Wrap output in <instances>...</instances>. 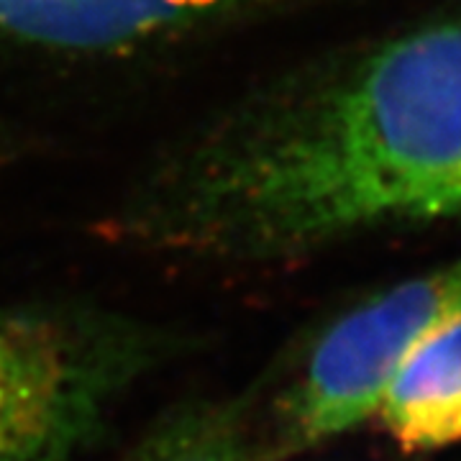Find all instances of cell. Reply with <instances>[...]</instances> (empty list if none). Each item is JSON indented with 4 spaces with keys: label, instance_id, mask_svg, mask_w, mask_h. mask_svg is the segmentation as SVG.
Listing matches in <instances>:
<instances>
[{
    "label": "cell",
    "instance_id": "obj_2",
    "mask_svg": "<svg viewBox=\"0 0 461 461\" xmlns=\"http://www.w3.org/2000/svg\"><path fill=\"white\" fill-rule=\"evenodd\" d=\"M162 351L118 315L0 305V461L75 459Z\"/></svg>",
    "mask_w": 461,
    "mask_h": 461
},
{
    "label": "cell",
    "instance_id": "obj_3",
    "mask_svg": "<svg viewBox=\"0 0 461 461\" xmlns=\"http://www.w3.org/2000/svg\"><path fill=\"white\" fill-rule=\"evenodd\" d=\"M461 318V257L339 318L311 351L282 412V448L300 451L377 412L390 379L430 333Z\"/></svg>",
    "mask_w": 461,
    "mask_h": 461
},
{
    "label": "cell",
    "instance_id": "obj_1",
    "mask_svg": "<svg viewBox=\"0 0 461 461\" xmlns=\"http://www.w3.org/2000/svg\"><path fill=\"white\" fill-rule=\"evenodd\" d=\"M461 211V18L402 33L333 83L233 123L154 187L131 230L280 259Z\"/></svg>",
    "mask_w": 461,
    "mask_h": 461
},
{
    "label": "cell",
    "instance_id": "obj_6",
    "mask_svg": "<svg viewBox=\"0 0 461 461\" xmlns=\"http://www.w3.org/2000/svg\"><path fill=\"white\" fill-rule=\"evenodd\" d=\"M113 461H257L247 400L195 402L172 412Z\"/></svg>",
    "mask_w": 461,
    "mask_h": 461
},
{
    "label": "cell",
    "instance_id": "obj_4",
    "mask_svg": "<svg viewBox=\"0 0 461 461\" xmlns=\"http://www.w3.org/2000/svg\"><path fill=\"white\" fill-rule=\"evenodd\" d=\"M267 0H0V29L51 47L103 50Z\"/></svg>",
    "mask_w": 461,
    "mask_h": 461
},
{
    "label": "cell",
    "instance_id": "obj_5",
    "mask_svg": "<svg viewBox=\"0 0 461 461\" xmlns=\"http://www.w3.org/2000/svg\"><path fill=\"white\" fill-rule=\"evenodd\" d=\"M377 412L405 451L461 441V318L430 333L402 362Z\"/></svg>",
    "mask_w": 461,
    "mask_h": 461
}]
</instances>
